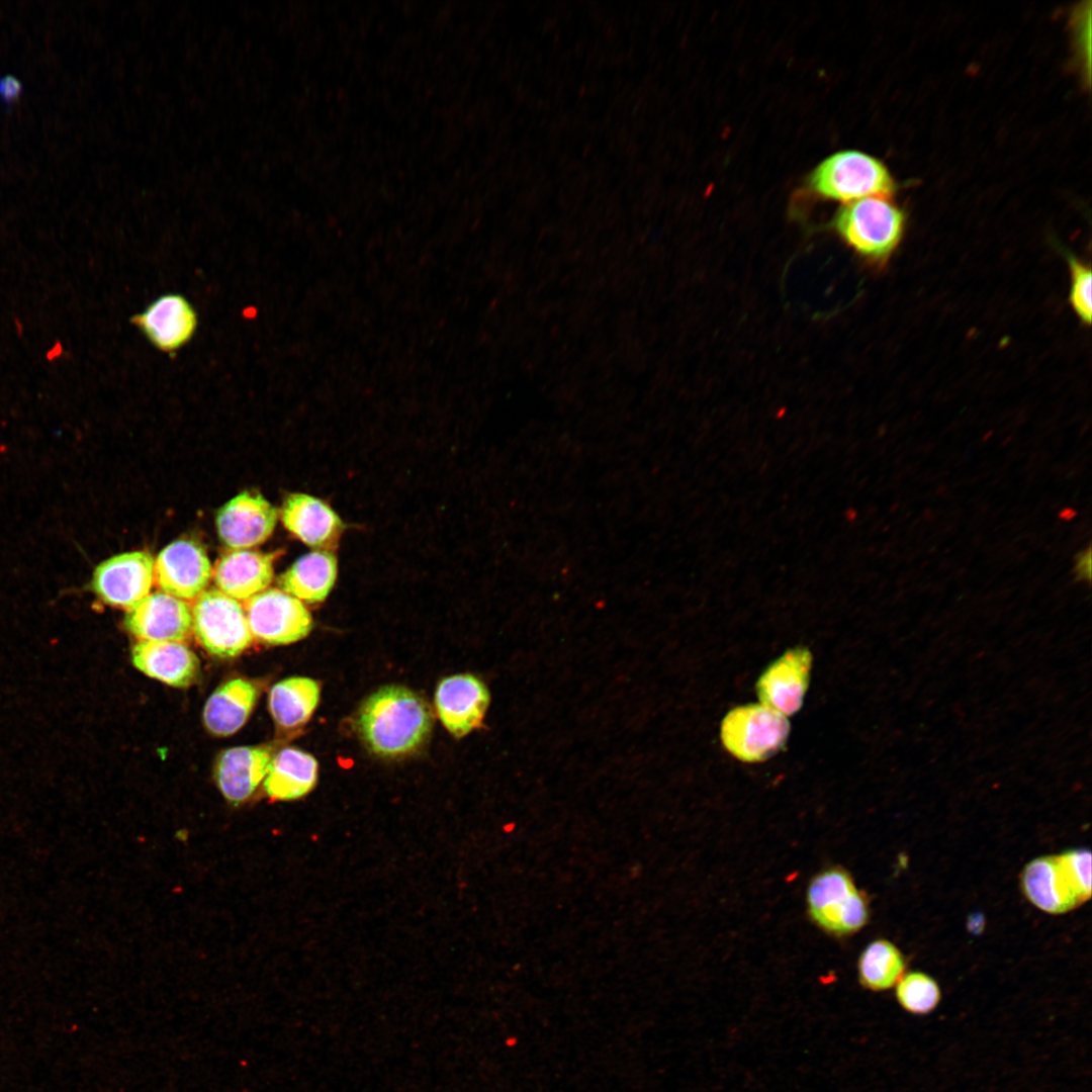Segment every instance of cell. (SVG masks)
<instances>
[{
	"label": "cell",
	"mask_w": 1092,
	"mask_h": 1092,
	"mask_svg": "<svg viewBox=\"0 0 1092 1092\" xmlns=\"http://www.w3.org/2000/svg\"><path fill=\"white\" fill-rule=\"evenodd\" d=\"M433 715L426 701L407 688L387 686L360 707L356 728L365 746L381 757H400L428 739Z\"/></svg>",
	"instance_id": "1"
},
{
	"label": "cell",
	"mask_w": 1092,
	"mask_h": 1092,
	"mask_svg": "<svg viewBox=\"0 0 1092 1092\" xmlns=\"http://www.w3.org/2000/svg\"><path fill=\"white\" fill-rule=\"evenodd\" d=\"M316 780V759L303 750L286 747L272 757L263 787L270 799L289 801L309 793Z\"/></svg>",
	"instance_id": "22"
},
{
	"label": "cell",
	"mask_w": 1092,
	"mask_h": 1092,
	"mask_svg": "<svg viewBox=\"0 0 1092 1092\" xmlns=\"http://www.w3.org/2000/svg\"><path fill=\"white\" fill-rule=\"evenodd\" d=\"M191 613L192 631L210 655L234 658L254 639L243 606L218 589L204 590L195 599Z\"/></svg>",
	"instance_id": "5"
},
{
	"label": "cell",
	"mask_w": 1092,
	"mask_h": 1092,
	"mask_svg": "<svg viewBox=\"0 0 1092 1092\" xmlns=\"http://www.w3.org/2000/svg\"><path fill=\"white\" fill-rule=\"evenodd\" d=\"M271 759L266 746H237L221 751L213 775L224 799L234 806L247 802L263 783Z\"/></svg>",
	"instance_id": "17"
},
{
	"label": "cell",
	"mask_w": 1092,
	"mask_h": 1092,
	"mask_svg": "<svg viewBox=\"0 0 1092 1092\" xmlns=\"http://www.w3.org/2000/svg\"><path fill=\"white\" fill-rule=\"evenodd\" d=\"M489 702L486 686L470 673L443 678L435 694L438 716L445 728L457 738L481 725Z\"/></svg>",
	"instance_id": "14"
},
{
	"label": "cell",
	"mask_w": 1092,
	"mask_h": 1092,
	"mask_svg": "<svg viewBox=\"0 0 1092 1092\" xmlns=\"http://www.w3.org/2000/svg\"><path fill=\"white\" fill-rule=\"evenodd\" d=\"M278 515L276 508L261 493L246 490L218 510L215 526L226 547L250 549L272 535Z\"/></svg>",
	"instance_id": "11"
},
{
	"label": "cell",
	"mask_w": 1092,
	"mask_h": 1092,
	"mask_svg": "<svg viewBox=\"0 0 1092 1092\" xmlns=\"http://www.w3.org/2000/svg\"><path fill=\"white\" fill-rule=\"evenodd\" d=\"M832 226L857 255L881 265L898 248L906 215L891 196H869L842 205Z\"/></svg>",
	"instance_id": "2"
},
{
	"label": "cell",
	"mask_w": 1092,
	"mask_h": 1092,
	"mask_svg": "<svg viewBox=\"0 0 1092 1092\" xmlns=\"http://www.w3.org/2000/svg\"><path fill=\"white\" fill-rule=\"evenodd\" d=\"M154 561L147 551L113 555L96 565L89 588L103 604L128 610L150 594Z\"/></svg>",
	"instance_id": "8"
},
{
	"label": "cell",
	"mask_w": 1092,
	"mask_h": 1092,
	"mask_svg": "<svg viewBox=\"0 0 1092 1092\" xmlns=\"http://www.w3.org/2000/svg\"><path fill=\"white\" fill-rule=\"evenodd\" d=\"M253 638L269 645H286L306 637L312 628L309 611L298 599L279 588H267L244 603Z\"/></svg>",
	"instance_id": "7"
},
{
	"label": "cell",
	"mask_w": 1092,
	"mask_h": 1092,
	"mask_svg": "<svg viewBox=\"0 0 1092 1092\" xmlns=\"http://www.w3.org/2000/svg\"><path fill=\"white\" fill-rule=\"evenodd\" d=\"M1075 515H1076V512H1075L1074 510H1072V509H1064V510H1063V511H1062V512H1061V513L1059 514V516H1060V517H1061L1062 519H1065V520H1070V519H1072V518H1073V517H1074Z\"/></svg>",
	"instance_id": "30"
},
{
	"label": "cell",
	"mask_w": 1092,
	"mask_h": 1092,
	"mask_svg": "<svg viewBox=\"0 0 1092 1092\" xmlns=\"http://www.w3.org/2000/svg\"><path fill=\"white\" fill-rule=\"evenodd\" d=\"M316 680L291 676L275 684L269 693L268 707L277 726L293 729L308 721L320 701Z\"/></svg>",
	"instance_id": "23"
},
{
	"label": "cell",
	"mask_w": 1092,
	"mask_h": 1092,
	"mask_svg": "<svg viewBox=\"0 0 1092 1092\" xmlns=\"http://www.w3.org/2000/svg\"><path fill=\"white\" fill-rule=\"evenodd\" d=\"M275 554L251 549L224 553L212 569L218 590L237 600L247 601L267 589L273 579Z\"/></svg>",
	"instance_id": "18"
},
{
	"label": "cell",
	"mask_w": 1092,
	"mask_h": 1092,
	"mask_svg": "<svg viewBox=\"0 0 1092 1092\" xmlns=\"http://www.w3.org/2000/svg\"><path fill=\"white\" fill-rule=\"evenodd\" d=\"M1071 271L1070 303L1085 324L1091 323V269L1073 256H1068Z\"/></svg>",
	"instance_id": "26"
},
{
	"label": "cell",
	"mask_w": 1092,
	"mask_h": 1092,
	"mask_svg": "<svg viewBox=\"0 0 1092 1092\" xmlns=\"http://www.w3.org/2000/svg\"><path fill=\"white\" fill-rule=\"evenodd\" d=\"M807 186L817 197L846 203L869 196H892L896 188L887 166L857 150L825 158L810 173Z\"/></svg>",
	"instance_id": "3"
},
{
	"label": "cell",
	"mask_w": 1092,
	"mask_h": 1092,
	"mask_svg": "<svg viewBox=\"0 0 1092 1092\" xmlns=\"http://www.w3.org/2000/svg\"><path fill=\"white\" fill-rule=\"evenodd\" d=\"M1075 574L1078 579L1090 581L1091 578V548L1080 552L1076 557Z\"/></svg>",
	"instance_id": "29"
},
{
	"label": "cell",
	"mask_w": 1092,
	"mask_h": 1092,
	"mask_svg": "<svg viewBox=\"0 0 1092 1092\" xmlns=\"http://www.w3.org/2000/svg\"><path fill=\"white\" fill-rule=\"evenodd\" d=\"M895 994L900 1006L916 1015L930 1013L941 999L937 982L929 975L917 971L903 975L896 984Z\"/></svg>",
	"instance_id": "25"
},
{
	"label": "cell",
	"mask_w": 1092,
	"mask_h": 1092,
	"mask_svg": "<svg viewBox=\"0 0 1092 1092\" xmlns=\"http://www.w3.org/2000/svg\"><path fill=\"white\" fill-rule=\"evenodd\" d=\"M905 970L903 953L887 939H877L868 944L857 963L860 984L877 992L896 986Z\"/></svg>",
	"instance_id": "24"
},
{
	"label": "cell",
	"mask_w": 1092,
	"mask_h": 1092,
	"mask_svg": "<svg viewBox=\"0 0 1092 1092\" xmlns=\"http://www.w3.org/2000/svg\"><path fill=\"white\" fill-rule=\"evenodd\" d=\"M1082 903L1091 897V853L1073 848L1059 854Z\"/></svg>",
	"instance_id": "27"
},
{
	"label": "cell",
	"mask_w": 1092,
	"mask_h": 1092,
	"mask_svg": "<svg viewBox=\"0 0 1092 1092\" xmlns=\"http://www.w3.org/2000/svg\"><path fill=\"white\" fill-rule=\"evenodd\" d=\"M212 567L204 548L189 539L164 547L154 561V579L163 592L180 600H193L206 588Z\"/></svg>",
	"instance_id": "9"
},
{
	"label": "cell",
	"mask_w": 1092,
	"mask_h": 1092,
	"mask_svg": "<svg viewBox=\"0 0 1092 1092\" xmlns=\"http://www.w3.org/2000/svg\"><path fill=\"white\" fill-rule=\"evenodd\" d=\"M789 732L787 718L761 704L734 708L721 723L723 745L745 762H760L777 754L785 746Z\"/></svg>",
	"instance_id": "6"
},
{
	"label": "cell",
	"mask_w": 1092,
	"mask_h": 1092,
	"mask_svg": "<svg viewBox=\"0 0 1092 1092\" xmlns=\"http://www.w3.org/2000/svg\"><path fill=\"white\" fill-rule=\"evenodd\" d=\"M259 697L257 686L242 677L220 685L203 708V724L214 736L228 737L248 721Z\"/></svg>",
	"instance_id": "20"
},
{
	"label": "cell",
	"mask_w": 1092,
	"mask_h": 1092,
	"mask_svg": "<svg viewBox=\"0 0 1092 1092\" xmlns=\"http://www.w3.org/2000/svg\"><path fill=\"white\" fill-rule=\"evenodd\" d=\"M131 323L148 342L163 353H175L194 337L198 315L191 302L180 293H165L151 301Z\"/></svg>",
	"instance_id": "10"
},
{
	"label": "cell",
	"mask_w": 1092,
	"mask_h": 1092,
	"mask_svg": "<svg viewBox=\"0 0 1092 1092\" xmlns=\"http://www.w3.org/2000/svg\"><path fill=\"white\" fill-rule=\"evenodd\" d=\"M23 92L21 80L11 73L0 76V106L8 110Z\"/></svg>",
	"instance_id": "28"
},
{
	"label": "cell",
	"mask_w": 1092,
	"mask_h": 1092,
	"mask_svg": "<svg viewBox=\"0 0 1092 1092\" xmlns=\"http://www.w3.org/2000/svg\"><path fill=\"white\" fill-rule=\"evenodd\" d=\"M1020 888L1033 906L1049 914H1064L1083 904L1059 854L1031 859L1021 871Z\"/></svg>",
	"instance_id": "16"
},
{
	"label": "cell",
	"mask_w": 1092,
	"mask_h": 1092,
	"mask_svg": "<svg viewBox=\"0 0 1092 1092\" xmlns=\"http://www.w3.org/2000/svg\"><path fill=\"white\" fill-rule=\"evenodd\" d=\"M131 661L144 674L174 688L190 687L200 671L198 657L183 642L140 641Z\"/></svg>",
	"instance_id": "19"
},
{
	"label": "cell",
	"mask_w": 1092,
	"mask_h": 1092,
	"mask_svg": "<svg viewBox=\"0 0 1092 1092\" xmlns=\"http://www.w3.org/2000/svg\"><path fill=\"white\" fill-rule=\"evenodd\" d=\"M280 518L293 536L316 550L336 549L345 530V524L328 504L305 493L289 494Z\"/></svg>",
	"instance_id": "15"
},
{
	"label": "cell",
	"mask_w": 1092,
	"mask_h": 1092,
	"mask_svg": "<svg viewBox=\"0 0 1092 1092\" xmlns=\"http://www.w3.org/2000/svg\"><path fill=\"white\" fill-rule=\"evenodd\" d=\"M338 573V561L331 551L314 550L299 557L279 577L280 588L306 603H320L332 590Z\"/></svg>",
	"instance_id": "21"
},
{
	"label": "cell",
	"mask_w": 1092,
	"mask_h": 1092,
	"mask_svg": "<svg viewBox=\"0 0 1092 1092\" xmlns=\"http://www.w3.org/2000/svg\"><path fill=\"white\" fill-rule=\"evenodd\" d=\"M811 919L828 933L843 936L860 930L870 911L864 894L841 868H829L816 875L807 891Z\"/></svg>",
	"instance_id": "4"
},
{
	"label": "cell",
	"mask_w": 1092,
	"mask_h": 1092,
	"mask_svg": "<svg viewBox=\"0 0 1092 1092\" xmlns=\"http://www.w3.org/2000/svg\"><path fill=\"white\" fill-rule=\"evenodd\" d=\"M123 625L141 641L182 642L192 631V613L185 601L159 592L126 610Z\"/></svg>",
	"instance_id": "13"
},
{
	"label": "cell",
	"mask_w": 1092,
	"mask_h": 1092,
	"mask_svg": "<svg viewBox=\"0 0 1092 1092\" xmlns=\"http://www.w3.org/2000/svg\"><path fill=\"white\" fill-rule=\"evenodd\" d=\"M812 654L806 647L788 650L762 672L756 682L761 705L787 717L802 707L810 678Z\"/></svg>",
	"instance_id": "12"
}]
</instances>
